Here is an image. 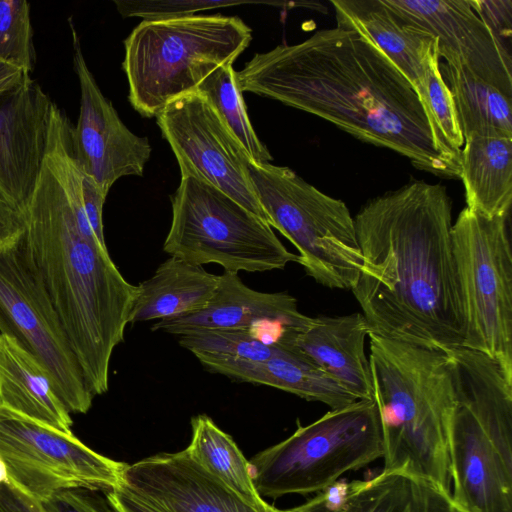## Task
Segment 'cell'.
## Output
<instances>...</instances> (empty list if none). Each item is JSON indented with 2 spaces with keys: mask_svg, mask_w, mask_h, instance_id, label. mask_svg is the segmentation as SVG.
Here are the masks:
<instances>
[{
  "mask_svg": "<svg viewBox=\"0 0 512 512\" xmlns=\"http://www.w3.org/2000/svg\"><path fill=\"white\" fill-rule=\"evenodd\" d=\"M252 92L316 115L353 137L437 176L459 177L460 155L444 141L416 89L366 36L321 29L294 45L256 53L236 72Z\"/></svg>",
  "mask_w": 512,
  "mask_h": 512,
  "instance_id": "1",
  "label": "cell"
},
{
  "mask_svg": "<svg viewBox=\"0 0 512 512\" xmlns=\"http://www.w3.org/2000/svg\"><path fill=\"white\" fill-rule=\"evenodd\" d=\"M354 223L363 262L351 290L371 333L444 353L462 347L446 188L408 182L368 200Z\"/></svg>",
  "mask_w": 512,
  "mask_h": 512,
  "instance_id": "2",
  "label": "cell"
},
{
  "mask_svg": "<svg viewBox=\"0 0 512 512\" xmlns=\"http://www.w3.org/2000/svg\"><path fill=\"white\" fill-rule=\"evenodd\" d=\"M17 246L52 305L91 393L109 387L113 350L124 340L137 294L95 236L82 172L67 134L50 126L48 146Z\"/></svg>",
  "mask_w": 512,
  "mask_h": 512,
  "instance_id": "3",
  "label": "cell"
},
{
  "mask_svg": "<svg viewBox=\"0 0 512 512\" xmlns=\"http://www.w3.org/2000/svg\"><path fill=\"white\" fill-rule=\"evenodd\" d=\"M368 338L383 471L406 472L451 492L455 396L448 354L371 332Z\"/></svg>",
  "mask_w": 512,
  "mask_h": 512,
  "instance_id": "4",
  "label": "cell"
},
{
  "mask_svg": "<svg viewBox=\"0 0 512 512\" xmlns=\"http://www.w3.org/2000/svg\"><path fill=\"white\" fill-rule=\"evenodd\" d=\"M251 40V28L235 16L143 20L124 41L131 105L144 117L156 116L214 70L232 64Z\"/></svg>",
  "mask_w": 512,
  "mask_h": 512,
  "instance_id": "5",
  "label": "cell"
},
{
  "mask_svg": "<svg viewBox=\"0 0 512 512\" xmlns=\"http://www.w3.org/2000/svg\"><path fill=\"white\" fill-rule=\"evenodd\" d=\"M268 224L299 252V264L318 284L351 289L362 267L354 218L347 205L288 167L247 163Z\"/></svg>",
  "mask_w": 512,
  "mask_h": 512,
  "instance_id": "6",
  "label": "cell"
},
{
  "mask_svg": "<svg viewBox=\"0 0 512 512\" xmlns=\"http://www.w3.org/2000/svg\"><path fill=\"white\" fill-rule=\"evenodd\" d=\"M383 457V440L373 400L331 409L318 420L298 425L287 439L256 454L250 471L259 495L321 492L348 471Z\"/></svg>",
  "mask_w": 512,
  "mask_h": 512,
  "instance_id": "7",
  "label": "cell"
},
{
  "mask_svg": "<svg viewBox=\"0 0 512 512\" xmlns=\"http://www.w3.org/2000/svg\"><path fill=\"white\" fill-rule=\"evenodd\" d=\"M172 220L163 250L196 265L215 263L226 272L284 269L299 256L272 227L216 187L181 178L171 198Z\"/></svg>",
  "mask_w": 512,
  "mask_h": 512,
  "instance_id": "8",
  "label": "cell"
},
{
  "mask_svg": "<svg viewBox=\"0 0 512 512\" xmlns=\"http://www.w3.org/2000/svg\"><path fill=\"white\" fill-rule=\"evenodd\" d=\"M508 217L464 208L452 225L463 312L462 347L483 353L512 375V252Z\"/></svg>",
  "mask_w": 512,
  "mask_h": 512,
  "instance_id": "9",
  "label": "cell"
},
{
  "mask_svg": "<svg viewBox=\"0 0 512 512\" xmlns=\"http://www.w3.org/2000/svg\"><path fill=\"white\" fill-rule=\"evenodd\" d=\"M0 460L8 479L44 501L70 488L108 491L126 463L103 456L68 435L0 405Z\"/></svg>",
  "mask_w": 512,
  "mask_h": 512,
  "instance_id": "10",
  "label": "cell"
},
{
  "mask_svg": "<svg viewBox=\"0 0 512 512\" xmlns=\"http://www.w3.org/2000/svg\"><path fill=\"white\" fill-rule=\"evenodd\" d=\"M17 243L0 249V334L12 338L39 361L70 414H84L94 395L52 305L26 266Z\"/></svg>",
  "mask_w": 512,
  "mask_h": 512,
  "instance_id": "11",
  "label": "cell"
},
{
  "mask_svg": "<svg viewBox=\"0 0 512 512\" xmlns=\"http://www.w3.org/2000/svg\"><path fill=\"white\" fill-rule=\"evenodd\" d=\"M156 118L181 178L193 177L216 187L268 223L248 173L251 159L204 95L197 91L182 95Z\"/></svg>",
  "mask_w": 512,
  "mask_h": 512,
  "instance_id": "12",
  "label": "cell"
},
{
  "mask_svg": "<svg viewBox=\"0 0 512 512\" xmlns=\"http://www.w3.org/2000/svg\"><path fill=\"white\" fill-rule=\"evenodd\" d=\"M73 62L80 85V112L70 138L74 159L107 196L121 177L142 176L151 155L147 137L132 133L102 94L84 59L72 23Z\"/></svg>",
  "mask_w": 512,
  "mask_h": 512,
  "instance_id": "13",
  "label": "cell"
},
{
  "mask_svg": "<svg viewBox=\"0 0 512 512\" xmlns=\"http://www.w3.org/2000/svg\"><path fill=\"white\" fill-rule=\"evenodd\" d=\"M406 24L437 39L440 58L512 96V58L470 0H384Z\"/></svg>",
  "mask_w": 512,
  "mask_h": 512,
  "instance_id": "14",
  "label": "cell"
},
{
  "mask_svg": "<svg viewBox=\"0 0 512 512\" xmlns=\"http://www.w3.org/2000/svg\"><path fill=\"white\" fill-rule=\"evenodd\" d=\"M53 105L30 74L0 94V201L21 214L44 161Z\"/></svg>",
  "mask_w": 512,
  "mask_h": 512,
  "instance_id": "15",
  "label": "cell"
},
{
  "mask_svg": "<svg viewBox=\"0 0 512 512\" xmlns=\"http://www.w3.org/2000/svg\"><path fill=\"white\" fill-rule=\"evenodd\" d=\"M313 317L302 314L297 300L285 292H260L243 283L238 273L220 275L216 291L200 310L156 321L151 330L184 335L215 330H253L295 342Z\"/></svg>",
  "mask_w": 512,
  "mask_h": 512,
  "instance_id": "16",
  "label": "cell"
},
{
  "mask_svg": "<svg viewBox=\"0 0 512 512\" xmlns=\"http://www.w3.org/2000/svg\"><path fill=\"white\" fill-rule=\"evenodd\" d=\"M121 483L163 512H259L194 462L185 450L126 464ZM269 512H280L273 508Z\"/></svg>",
  "mask_w": 512,
  "mask_h": 512,
  "instance_id": "17",
  "label": "cell"
},
{
  "mask_svg": "<svg viewBox=\"0 0 512 512\" xmlns=\"http://www.w3.org/2000/svg\"><path fill=\"white\" fill-rule=\"evenodd\" d=\"M455 502L466 512H512V466L472 413L455 401L449 437Z\"/></svg>",
  "mask_w": 512,
  "mask_h": 512,
  "instance_id": "18",
  "label": "cell"
},
{
  "mask_svg": "<svg viewBox=\"0 0 512 512\" xmlns=\"http://www.w3.org/2000/svg\"><path fill=\"white\" fill-rule=\"evenodd\" d=\"M280 512H466L451 492L402 471L366 480H338L307 502Z\"/></svg>",
  "mask_w": 512,
  "mask_h": 512,
  "instance_id": "19",
  "label": "cell"
},
{
  "mask_svg": "<svg viewBox=\"0 0 512 512\" xmlns=\"http://www.w3.org/2000/svg\"><path fill=\"white\" fill-rule=\"evenodd\" d=\"M371 329L361 313L313 317L295 341L297 348L357 400H373L365 340Z\"/></svg>",
  "mask_w": 512,
  "mask_h": 512,
  "instance_id": "20",
  "label": "cell"
},
{
  "mask_svg": "<svg viewBox=\"0 0 512 512\" xmlns=\"http://www.w3.org/2000/svg\"><path fill=\"white\" fill-rule=\"evenodd\" d=\"M338 27L368 37L403 73L424 103L426 59L435 37L406 24L384 0H332Z\"/></svg>",
  "mask_w": 512,
  "mask_h": 512,
  "instance_id": "21",
  "label": "cell"
},
{
  "mask_svg": "<svg viewBox=\"0 0 512 512\" xmlns=\"http://www.w3.org/2000/svg\"><path fill=\"white\" fill-rule=\"evenodd\" d=\"M206 370L235 381L271 386L308 401H318L331 409L357 401L297 348L264 361L202 359Z\"/></svg>",
  "mask_w": 512,
  "mask_h": 512,
  "instance_id": "22",
  "label": "cell"
},
{
  "mask_svg": "<svg viewBox=\"0 0 512 512\" xmlns=\"http://www.w3.org/2000/svg\"><path fill=\"white\" fill-rule=\"evenodd\" d=\"M0 405L72 435L71 414L39 361L12 338L0 334Z\"/></svg>",
  "mask_w": 512,
  "mask_h": 512,
  "instance_id": "23",
  "label": "cell"
},
{
  "mask_svg": "<svg viewBox=\"0 0 512 512\" xmlns=\"http://www.w3.org/2000/svg\"><path fill=\"white\" fill-rule=\"evenodd\" d=\"M220 275L170 256L155 273L137 285L129 324L164 320L200 310L213 296Z\"/></svg>",
  "mask_w": 512,
  "mask_h": 512,
  "instance_id": "24",
  "label": "cell"
},
{
  "mask_svg": "<svg viewBox=\"0 0 512 512\" xmlns=\"http://www.w3.org/2000/svg\"><path fill=\"white\" fill-rule=\"evenodd\" d=\"M467 208L508 217L512 203V137L472 134L464 139L460 173Z\"/></svg>",
  "mask_w": 512,
  "mask_h": 512,
  "instance_id": "25",
  "label": "cell"
},
{
  "mask_svg": "<svg viewBox=\"0 0 512 512\" xmlns=\"http://www.w3.org/2000/svg\"><path fill=\"white\" fill-rule=\"evenodd\" d=\"M192 437L188 456L244 502L259 512H269V505L257 492L249 466L233 438L221 430L207 415L191 420Z\"/></svg>",
  "mask_w": 512,
  "mask_h": 512,
  "instance_id": "26",
  "label": "cell"
},
{
  "mask_svg": "<svg viewBox=\"0 0 512 512\" xmlns=\"http://www.w3.org/2000/svg\"><path fill=\"white\" fill-rule=\"evenodd\" d=\"M464 139L472 134L512 137V96L445 62L439 63Z\"/></svg>",
  "mask_w": 512,
  "mask_h": 512,
  "instance_id": "27",
  "label": "cell"
},
{
  "mask_svg": "<svg viewBox=\"0 0 512 512\" xmlns=\"http://www.w3.org/2000/svg\"><path fill=\"white\" fill-rule=\"evenodd\" d=\"M195 91L207 98L252 162L270 163L273 157L253 129L232 64L214 70Z\"/></svg>",
  "mask_w": 512,
  "mask_h": 512,
  "instance_id": "28",
  "label": "cell"
},
{
  "mask_svg": "<svg viewBox=\"0 0 512 512\" xmlns=\"http://www.w3.org/2000/svg\"><path fill=\"white\" fill-rule=\"evenodd\" d=\"M179 344L202 359L264 361L281 355L288 348L267 342L252 330H215L179 336Z\"/></svg>",
  "mask_w": 512,
  "mask_h": 512,
  "instance_id": "29",
  "label": "cell"
},
{
  "mask_svg": "<svg viewBox=\"0 0 512 512\" xmlns=\"http://www.w3.org/2000/svg\"><path fill=\"white\" fill-rule=\"evenodd\" d=\"M440 59L435 38L426 59L424 105L446 144L460 155L464 137L451 91L440 72Z\"/></svg>",
  "mask_w": 512,
  "mask_h": 512,
  "instance_id": "30",
  "label": "cell"
},
{
  "mask_svg": "<svg viewBox=\"0 0 512 512\" xmlns=\"http://www.w3.org/2000/svg\"><path fill=\"white\" fill-rule=\"evenodd\" d=\"M0 61L29 74L34 67L33 29L26 0H0Z\"/></svg>",
  "mask_w": 512,
  "mask_h": 512,
  "instance_id": "31",
  "label": "cell"
},
{
  "mask_svg": "<svg viewBox=\"0 0 512 512\" xmlns=\"http://www.w3.org/2000/svg\"><path fill=\"white\" fill-rule=\"evenodd\" d=\"M118 12L125 18L140 17L145 21L167 20L196 15V12L242 4H269L277 2L212 1V0H123L114 1Z\"/></svg>",
  "mask_w": 512,
  "mask_h": 512,
  "instance_id": "32",
  "label": "cell"
},
{
  "mask_svg": "<svg viewBox=\"0 0 512 512\" xmlns=\"http://www.w3.org/2000/svg\"><path fill=\"white\" fill-rule=\"evenodd\" d=\"M88 488L61 490L41 501L46 512H116L106 495Z\"/></svg>",
  "mask_w": 512,
  "mask_h": 512,
  "instance_id": "33",
  "label": "cell"
},
{
  "mask_svg": "<svg viewBox=\"0 0 512 512\" xmlns=\"http://www.w3.org/2000/svg\"><path fill=\"white\" fill-rule=\"evenodd\" d=\"M471 6L496 37L508 48L511 46L512 1L470 0Z\"/></svg>",
  "mask_w": 512,
  "mask_h": 512,
  "instance_id": "34",
  "label": "cell"
},
{
  "mask_svg": "<svg viewBox=\"0 0 512 512\" xmlns=\"http://www.w3.org/2000/svg\"><path fill=\"white\" fill-rule=\"evenodd\" d=\"M81 170V169H80ZM82 195L84 210L88 222L97 237V239L104 245V231H103V205L106 200V195L101 191L96 182L82 170Z\"/></svg>",
  "mask_w": 512,
  "mask_h": 512,
  "instance_id": "35",
  "label": "cell"
},
{
  "mask_svg": "<svg viewBox=\"0 0 512 512\" xmlns=\"http://www.w3.org/2000/svg\"><path fill=\"white\" fill-rule=\"evenodd\" d=\"M0 512H46L42 503L9 479L0 483Z\"/></svg>",
  "mask_w": 512,
  "mask_h": 512,
  "instance_id": "36",
  "label": "cell"
},
{
  "mask_svg": "<svg viewBox=\"0 0 512 512\" xmlns=\"http://www.w3.org/2000/svg\"><path fill=\"white\" fill-rule=\"evenodd\" d=\"M106 498L116 512H163L157 506L130 491L121 482L105 491Z\"/></svg>",
  "mask_w": 512,
  "mask_h": 512,
  "instance_id": "37",
  "label": "cell"
},
{
  "mask_svg": "<svg viewBox=\"0 0 512 512\" xmlns=\"http://www.w3.org/2000/svg\"><path fill=\"white\" fill-rule=\"evenodd\" d=\"M24 216L0 201V249L14 246L24 231Z\"/></svg>",
  "mask_w": 512,
  "mask_h": 512,
  "instance_id": "38",
  "label": "cell"
},
{
  "mask_svg": "<svg viewBox=\"0 0 512 512\" xmlns=\"http://www.w3.org/2000/svg\"><path fill=\"white\" fill-rule=\"evenodd\" d=\"M29 73L18 67L0 61V94L11 89Z\"/></svg>",
  "mask_w": 512,
  "mask_h": 512,
  "instance_id": "39",
  "label": "cell"
},
{
  "mask_svg": "<svg viewBox=\"0 0 512 512\" xmlns=\"http://www.w3.org/2000/svg\"><path fill=\"white\" fill-rule=\"evenodd\" d=\"M8 479L7 471L5 465L0 460V483L6 481Z\"/></svg>",
  "mask_w": 512,
  "mask_h": 512,
  "instance_id": "40",
  "label": "cell"
}]
</instances>
